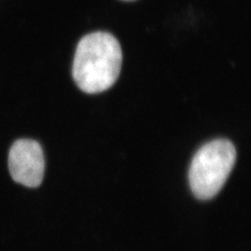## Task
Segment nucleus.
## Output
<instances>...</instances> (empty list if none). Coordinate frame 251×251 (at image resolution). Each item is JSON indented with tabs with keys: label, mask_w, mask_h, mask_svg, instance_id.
I'll return each mask as SVG.
<instances>
[{
	"label": "nucleus",
	"mask_w": 251,
	"mask_h": 251,
	"mask_svg": "<svg viewBox=\"0 0 251 251\" xmlns=\"http://www.w3.org/2000/svg\"><path fill=\"white\" fill-rule=\"evenodd\" d=\"M9 173L16 182L27 187H37L44 177L45 160L40 144L33 140H19L9 154Z\"/></svg>",
	"instance_id": "nucleus-3"
},
{
	"label": "nucleus",
	"mask_w": 251,
	"mask_h": 251,
	"mask_svg": "<svg viewBox=\"0 0 251 251\" xmlns=\"http://www.w3.org/2000/svg\"><path fill=\"white\" fill-rule=\"evenodd\" d=\"M121 64L122 50L117 38L105 32L92 33L77 45L73 77L84 92L100 93L116 83Z\"/></svg>",
	"instance_id": "nucleus-1"
},
{
	"label": "nucleus",
	"mask_w": 251,
	"mask_h": 251,
	"mask_svg": "<svg viewBox=\"0 0 251 251\" xmlns=\"http://www.w3.org/2000/svg\"><path fill=\"white\" fill-rule=\"evenodd\" d=\"M235 159L236 151L230 141L219 139L203 145L195 154L189 170V183L196 198H214L225 185Z\"/></svg>",
	"instance_id": "nucleus-2"
}]
</instances>
